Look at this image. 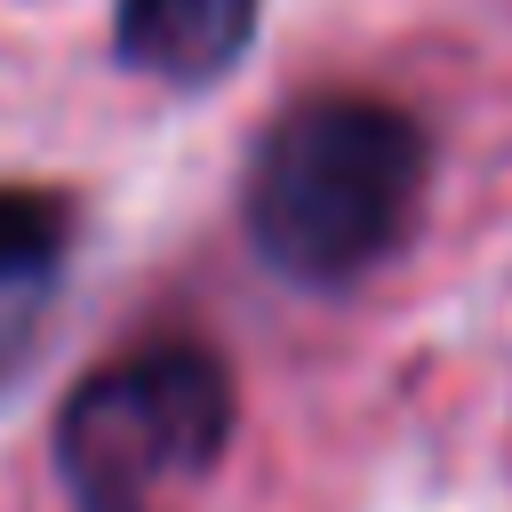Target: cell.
I'll use <instances>...</instances> for the list:
<instances>
[{
    "label": "cell",
    "instance_id": "1",
    "mask_svg": "<svg viewBox=\"0 0 512 512\" xmlns=\"http://www.w3.org/2000/svg\"><path fill=\"white\" fill-rule=\"evenodd\" d=\"M432 176V136L416 112L368 88H312L280 104L240 176L248 248L296 288L368 280L416 224Z\"/></svg>",
    "mask_w": 512,
    "mask_h": 512
},
{
    "label": "cell",
    "instance_id": "2",
    "mask_svg": "<svg viewBox=\"0 0 512 512\" xmlns=\"http://www.w3.org/2000/svg\"><path fill=\"white\" fill-rule=\"evenodd\" d=\"M232 416V368L200 336H160L72 384L56 408V472L80 512H152L160 496L216 472Z\"/></svg>",
    "mask_w": 512,
    "mask_h": 512
},
{
    "label": "cell",
    "instance_id": "3",
    "mask_svg": "<svg viewBox=\"0 0 512 512\" xmlns=\"http://www.w3.org/2000/svg\"><path fill=\"white\" fill-rule=\"evenodd\" d=\"M264 0H112V56L160 88H216L248 40Z\"/></svg>",
    "mask_w": 512,
    "mask_h": 512
},
{
    "label": "cell",
    "instance_id": "4",
    "mask_svg": "<svg viewBox=\"0 0 512 512\" xmlns=\"http://www.w3.org/2000/svg\"><path fill=\"white\" fill-rule=\"evenodd\" d=\"M64 248H72V200L40 184H0V304L8 312L40 304Z\"/></svg>",
    "mask_w": 512,
    "mask_h": 512
}]
</instances>
